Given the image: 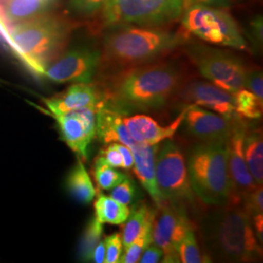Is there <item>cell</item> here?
Segmentation results:
<instances>
[{"label":"cell","mask_w":263,"mask_h":263,"mask_svg":"<svg viewBox=\"0 0 263 263\" xmlns=\"http://www.w3.org/2000/svg\"><path fill=\"white\" fill-rule=\"evenodd\" d=\"M156 211L151 209L146 202H141L132 208L130 215L123 226V248H127L134 242V240L141 233L142 228L152 216H155Z\"/></svg>","instance_id":"24"},{"label":"cell","mask_w":263,"mask_h":263,"mask_svg":"<svg viewBox=\"0 0 263 263\" xmlns=\"http://www.w3.org/2000/svg\"><path fill=\"white\" fill-rule=\"evenodd\" d=\"M98 157L103 160L110 167L122 168V155H121V152L118 149L117 142L109 143L106 147L102 148Z\"/></svg>","instance_id":"35"},{"label":"cell","mask_w":263,"mask_h":263,"mask_svg":"<svg viewBox=\"0 0 263 263\" xmlns=\"http://www.w3.org/2000/svg\"><path fill=\"white\" fill-rule=\"evenodd\" d=\"M175 104L181 105V108L198 105L228 119H241L236 114L234 93L227 92L208 80H186L180 87Z\"/></svg>","instance_id":"12"},{"label":"cell","mask_w":263,"mask_h":263,"mask_svg":"<svg viewBox=\"0 0 263 263\" xmlns=\"http://www.w3.org/2000/svg\"><path fill=\"white\" fill-rule=\"evenodd\" d=\"M186 54L208 81L230 93L245 88L247 68L233 54L203 45L187 46Z\"/></svg>","instance_id":"9"},{"label":"cell","mask_w":263,"mask_h":263,"mask_svg":"<svg viewBox=\"0 0 263 263\" xmlns=\"http://www.w3.org/2000/svg\"><path fill=\"white\" fill-rule=\"evenodd\" d=\"M174 1V3H175V5L178 7V9L181 12V14H182V12H183V10H184V4H185V0H173Z\"/></svg>","instance_id":"41"},{"label":"cell","mask_w":263,"mask_h":263,"mask_svg":"<svg viewBox=\"0 0 263 263\" xmlns=\"http://www.w3.org/2000/svg\"><path fill=\"white\" fill-rule=\"evenodd\" d=\"M65 187L70 197L80 204L87 205L94 200L97 191L80 158L77 159L74 166L68 172Z\"/></svg>","instance_id":"21"},{"label":"cell","mask_w":263,"mask_h":263,"mask_svg":"<svg viewBox=\"0 0 263 263\" xmlns=\"http://www.w3.org/2000/svg\"><path fill=\"white\" fill-rule=\"evenodd\" d=\"M164 256V253L159 246L151 243L141 254L139 262L141 263H157L161 262Z\"/></svg>","instance_id":"36"},{"label":"cell","mask_w":263,"mask_h":263,"mask_svg":"<svg viewBox=\"0 0 263 263\" xmlns=\"http://www.w3.org/2000/svg\"><path fill=\"white\" fill-rule=\"evenodd\" d=\"M185 81L178 64L158 60L103 76L98 83L104 91V107L130 116L165 110L175 104Z\"/></svg>","instance_id":"1"},{"label":"cell","mask_w":263,"mask_h":263,"mask_svg":"<svg viewBox=\"0 0 263 263\" xmlns=\"http://www.w3.org/2000/svg\"><path fill=\"white\" fill-rule=\"evenodd\" d=\"M243 151L247 166L257 185L263 183V141L261 129L246 128Z\"/></svg>","instance_id":"22"},{"label":"cell","mask_w":263,"mask_h":263,"mask_svg":"<svg viewBox=\"0 0 263 263\" xmlns=\"http://www.w3.org/2000/svg\"><path fill=\"white\" fill-rule=\"evenodd\" d=\"M44 103L50 115L83 108L99 109L104 107L105 99L104 91L98 82L73 83L66 91L52 98L44 99Z\"/></svg>","instance_id":"16"},{"label":"cell","mask_w":263,"mask_h":263,"mask_svg":"<svg viewBox=\"0 0 263 263\" xmlns=\"http://www.w3.org/2000/svg\"><path fill=\"white\" fill-rule=\"evenodd\" d=\"M117 146H118V149L121 152V155H122V169H133L134 157H133V153H132L131 149L128 146L124 145L122 143H119V142H117Z\"/></svg>","instance_id":"38"},{"label":"cell","mask_w":263,"mask_h":263,"mask_svg":"<svg viewBox=\"0 0 263 263\" xmlns=\"http://www.w3.org/2000/svg\"><path fill=\"white\" fill-rule=\"evenodd\" d=\"M105 259V242L104 239L101 240L100 243L95 248L92 261L96 263H104Z\"/></svg>","instance_id":"39"},{"label":"cell","mask_w":263,"mask_h":263,"mask_svg":"<svg viewBox=\"0 0 263 263\" xmlns=\"http://www.w3.org/2000/svg\"><path fill=\"white\" fill-rule=\"evenodd\" d=\"M182 28L210 44L248 50V45L233 17L222 8L194 4L181 14Z\"/></svg>","instance_id":"6"},{"label":"cell","mask_w":263,"mask_h":263,"mask_svg":"<svg viewBox=\"0 0 263 263\" xmlns=\"http://www.w3.org/2000/svg\"><path fill=\"white\" fill-rule=\"evenodd\" d=\"M154 216H152L146 222V224L142 228L141 233L134 240V242L129 245L127 248H125L124 254H122L119 263L139 262V259L142 252L153 242L152 227H153Z\"/></svg>","instance_id":"29"},{"label":"cell","mask_w":263,"mask_h":263,"mask_svg":"<svg viewBox=\"0 0 263 263\" xmlns=\"http://www.w3.org/2000/svg\"><path fill=\"white\" fill-rule=\"evenodd\" d=\"M214 207L199 221L200 236L211 262L258 261L262 249L251 216L242 205L226 203Z\"/></svg>","instance_id":"2"},{"label":"cell","mask_w":263,"mask_h":263,"mask_svg":"<svg viewBox=\"0 0 263 263\" xmlns=\"http://www.w3.org/2000/svg\"><path fill=\"white\" fill-rule=\"evenodd\" d=\"M104 233V226L101 221L98 220L96 216L89 219L85 226L84 231L81 235V239L78 247V256L79 258L85 261H92V255L95 248L102 240Z\"/></svg>","instance_id":"25"},{"label":"cell","mask_w":263,"mask_h":263,"mask_svg":"<svg viewBox=\"0 0 263 263\" xmlns=\"http://www.w3.org/2000/svg\"><path fill=\"white\" fill-rule=\"evenodd\" d=\"M191 227L186 210L175 207L169 202L158 207L153 220L152 238L153 243L159 246L164 253L161 262H179L178 246Z\"/></svg>","instance_id":"11"},{"label":"cell","mask_w":263,"mask_h":263,"mask_svg":"<svg viewBox=\"0 0 263 263\" xmlns=\"http://www.w3.org/2000/svg\"><path fill=\"white\" fill-rule=\"evenodd\" d=\"M105 259L104 263H118L122 256L123 243L121 234L115 232L104 239Z\"/></svg>","instance_id":"32"},{"label":"cell","mask_w":263,"mask_h":263,"mask_svg":"<svg viewBox=\"0 0 263 263\" xmlns=\"http://www.w3.org/2000/svg\"><path fill=\"white\" fill-rule=\"evenodd\" d=\"M124 116L107 107L97 110L96 138L104 144L119 142L132 147L137 142L132 138L123 121Z\"/></svg>","instance_id":"19"},{"label":"cell","mask_w":263,"mask_h":263,"mask_svg":"<svg viewBox=\"0 0 263 263\" xmlns=\"http://www.w3.org/2000/svg\"><path fill=\"white\" fill-rule=\"evenodd\" d=\"M102 61L101 49L79 46L64 51L44 69L43 77L63 83L94 82Z\"/></svg>","instance_id":"10"},{"label":"cell","mask_w":263,"mask_h":263,"mask_svg":"<svg viewBox=\"0 0 263 263\" xmlns=\"http://www.w3.org/2000/svg\"><path fill=\"white\" fill-rule=\"evenodd\" d=\"M70 29L63 17L44 13L11 26L9 47L33 73L42 76L46 66L65 51Z\"/></svg>","instance_id":"4"},{"label":"cell","mask_w":263,"mask_h":263,"mask_svg":"<svg viewBox=\"0 0 263 263\" xmlns=\"http://www.w3.org/2000/svg\"><path fill=\"white\" fill-rule=\"evenodd\" d=\"M246 128L245 120L240 121L227 141L228 172L232 186L231 197L227 203L235 205H242L246 196L257 186L245 160L243 141Z\"/></svg>","instance_id":"15"},{"label":"cell","mask_w":263,"mask_h":263,"mask_svg":"<svg viewBox=\"0 0 263 263\" xmlns=\"http://www.w3.org/2000/svg\"><path fill=\"white\" fill-rule=\"evenodd\" d=\"M245 89L252 92L259 101L263 102V77L261 69H247Z\"/></svg>","instance_id":"33"},{"label":"cell","mask_w":263,"mask_h":263,"mask_svg":"<svg viewBox=\"0 0 263 263\" xmlns=\"http://www.w3.org/2000/svg\"><path fill=\"white\" fill-rule=\"evenodd\" d=\"M51 1H54V0H51Z\"/></svg>","instance_id":"43"},{"label":"cell","mask_w":263,"mask_h":263,"mask_svg":"<svg viewBox=\"0 0 263 263\" xmlns=\"http://www.w3.org/2000/svg\"><path fill=\"white\" fill-rule=\"evenodd\" d=\"M52 2L51 0H3L0 10L8 24L17 25L46 13Z\"/></svg>","instance_id":"20"},{"label":"cell","mask_w":263,"mask_h":263,"mask_svg":"<svg viewBox=\"0 0 263 263\" xmlns=\"http://www.w3.org/2000/svg\"><path fill=\"white\" fill-rule=\"evenodd\" d=\"M233 1L234 0H185L184 10L186 9L189 6H191V5H194V4H201V5H207V6H211V7L226 9V8H229L232 5Z\"/></svg>","instance_id":"37"},{"label":"cell","mask_w":263,"mask_h":263,"mask_svg":"<svg viewBox=\"0 0 263 263\" xmlns=\"http://www.w3.org/2000/svg\"><path fill=\"white\" fill-rule=\"evenodd\" d=\"M155 171L158 189L166 202L184 210L194 204L196 195L190 185L185 156L172 139L158 144Z\"/></svg>","instance_id":"7"},{"label":"cell","mask_w":263,"mask_h":263,"mask_svg":"<svg viewBox=\"0 0 263 263\" xmlns=\"http://www.w3.org/2000/svg\"><path fill=\"white\" fill-rule=\"evenodd\" d=\"M2 1H3V0H0V3H1V2H2Z\"/></svg>","instance_id":"42"},{"label":"cell","mask_w":263,"mask_h":263,"mask_svg":"<svg viewBox=\"0 0 263 263\" xmlns=\"http://www.w3.org/2000/svg\"><path fill=\"white\" fill-rule=\"evenodd\" d=\"M95 216L103 224H123L130 215L131 209L123 205L110 196L100 193L95 202Z\"/></svg>","instance_id":"23"},{"label":"cell","mask_w":263,"mask_h":263,"mask_svg":"<svg viewBox=\"0 0 263 263\" xmlns=\"http://www.w3.org/2000/svg\"><path fill=\"white\" fill-rule=\"evenodd\" d=\"M93 176L98 187L101 190L112 189L127 177L126 174L110 167L98 156L95 159Z\"/></svg>","instance_id":"28"},{"label":"cell","mask_w":263,"mask_h":263,"mask_svg":"<svg viewBox=\"0 0 263 263\" xmlns=\"http://www.w3.org/2000/svg\"><path fill=\"white\" fill-rule=\"evenodd\" d=\"M190 185L208 206L226 204L232 186L228 172L227 142H197L185 157Z\"/></svg>","instance_id":"5"},{"label":"cell","mask_w":263,"mask_h":263,"mask_svg":"<svg viewBox=\"0 0 263 263\" xmlns=\"http://www.w3.org/2000/svg\"><path fill=\"white\" fill-rule=\"evenodd\" d=\"M187 36L158 27L117 26L104 34L99 71L108 76L161 60L186 43Z\"/></svg>","instance_id":"3"},{"label":"cell","mask_w":263,"mask_h":263,"mask_svg":"<svg viewBox=\"0 0 263 263\" xmlns=\"http://www.w3.org/2000/svg\"><path fill=\"white\" fill-rule=\"evenodd\" d=\"M96 108L50 114L57 123L61 138L78 158L88 159L89 148L96 139Z\"/></svg>","instance_id":"13"},{"label":"cell","mask_w":263,"mask_h":263,"mask_svg":"<svg viewBox=\"0 0 263 263\" xmlns=\"http://www.w3.org/2000/svg\"><path fill=\"white\" fill-rule=\"evenodd\" d=\"M179 262H211L207 254H203L195 237L193 227L189 228L178 246Z\"/></svg>","instance_id":"27"},{"label":"cell","mask_w":263,"mask_h":263,"mask_svg":"<svg viewBox=\"0 0 263 263\" xmlns=\"http://www.w3.org/2000/svg\"><path fill=\"white\" fill-rule=\"evenodd\" d=\"M183 125L188 136L197 142H227L237 124L243 119H228L198 105H188Z\"/></svg>","instance_id":"14"},{"label":"cell","mask_w":263,"mask_h":263,"mask_svg":"<svg viewBox=\"0 0 263 263\" xmlns=\"http://www.w3.org/2000/svg\"><path fill=\"white\" fill-rule=\"evenodd\" d=\"M158 144L136 143L134 146L129 147L134 157L133 169L135 175L157 207L166 202L160 193L156 181L155 159Z\"/></svg>","instance_id":"18"},{"label":"cell","mask_w":263,"mask_h":263,"mask_svg":"<svg viewBox=\"0 0 263 263\" xmlns=\"http://www.w3.org/2000/svg\"><path fill=\"white\" fill-rule=\"evenodd\" d=\"M242 207L245 211L253 216L257 213H263V189L262 185H257L254 190L248 194L243 202Z\"/></svg>","instance_id":"34"},{"label":"cell","mask_w":263,"mask_h":263,"mask_svg":"<svg viewBox=\"0 0 263 263\" xmlns=\"http://www.w3.org/2000/svg\"><path fill=\"white\" fill-rule=\"evenodd\" d=\"M235 111L243 120H259L262 117L263 102L259 101L252 92L241 89L234 93Z\"/></svg>","instance_id":"26"},{"label":"cell","mask_w":263,"mask_h":263,"mask_svg":"<svg viewBox=\"0 0 263 263\" xmlns=\"http://www.w3.org/2000/svg\"><path fill=\"white\" fill-rule=\"evenodd\" d=\"M105 27H158L179 19L181 12L173 0H107L102 10Z\"/></svg>","instance_id":"8"},{"label":"cell","mask_w":263,"mask_h":263,"mask_svg":"<svg viewBox=\"0 0 263 263\" xmlns=\"http://www.w3.org/2000/svg\"><path fill=\"white\" fill-rule=\"evenodd\" d=\"M107 0H69L68 8L80 17H92L104 8Z\"/></svg>","instance_id":"31"},{"label":"cell","mask_w":263,"mask_h":263,"mask_svg":"<svg viewBox=\"0 0 263 263\" xmlns=\"http://www.w3.org/2000/svg\"><path fill=\"white\" fill-rule=\"evenodd\" d=\"M186 109V106L183 107L179 116L166 127H162L152 117L143 113L124 116L123 121L137 143L158 144L161 141L173 139L179 127H181Z\"/></svg>","instance_id":"17"},{"label":"cell","mask_w":263,"mask_h":263,"mask_svg":"<svg viewBox=\"0 0 263 263\" xmlns=\"http://www.w3.org/2000/svg\"><path fill=\"white\" fill-rule=\"evenodd\" d=\"M262 17H256L255 19L251 23L252 31L254 36L260 42H262Z\"/></svg>","instance_id":"40"},{"label":"cell","mask_w":263,"mask_h":263,"mask_svg":"<svg viewBox=\"0 0 263 263\" xmlns=\"http://www.w3.org/2000/svg\"><path fill=\"white\" fill-rule=\"evenodd\" d=\"M137 186L130 177H126L122 181L112 188L109 196L123 205H131L137 199Z\"/></svg>","instance_id":"30"}]
</instances>
